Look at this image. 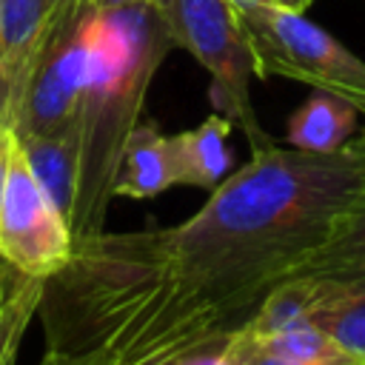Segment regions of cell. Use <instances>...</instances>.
I'll list each match as a JSON object with an SVG mask.
<instances>
[{
    "mask_svg": "<svg viewBox=\"0 0 365 365\" xmlns=\"http://www.w3.org/2000/svg\"><path fill=\"white\" fill-rule=\"evenodd\" d=\"M362 202L365 131L325 154L251 151L188 220L77 240L43 282L46 348L97 365H180L242 331Z\"/></svg>",
    "mask_w": 365,
    "mask_h": 365,
    "instance_id": "cell-1",
    "label": "cell"
},
{
    "mask_svg": "<svg viewBox=\"0 0 365 365\" xmlns=\"http://www.w3.org/2000/svg\"><path fill=\"white\" fill-rule=\"evenodd\" d=\"M171 185L177 182H174L168 134H163L154 120H140L125 140L114 182V197L148 200L168 191Z\"/></svg>",
    "mask_w": 365,
    "mask_h": 365,
    "instance_id": "cell-9",
    "label": "cell"
},
{
    "mask_svg": "<svg viewBox=\"0 0 365 365\" xmlns=\"http://www.w3.org/2000/svg\"><path fill=\"white\" fill-rule=\"evenodd\" d=\"M359 111L328 91H314L288 120L285 140L302 151H336L356 134Z\"/></svg>",
    "mask_w": 365,
    "mask_h": 365,
    "instance_id": "cell-12",
    "label": "cell"
},
{
    "mask_svg": "<svg viewBox=\"0 0 365 365\" xmlns=\"http://www.w3.org/2000/svg\"><path fill=\"white\" fill-rule=\"evenodd\" d=\"M171 48V31L154 3L94 11L88 77L74 123L80 154L74 242L106 231L125 140L143 120L145 94Z\"/></svg>",
    "mask_w": 365,
    "mask_h": 365,
    "instance_id": "cell-2",
    "label": "cell"
},
{
    "mask_svg": "<svg viewBox=\"0 0 365 365\" xmlns=\"http://www.w3.org/2000/svg\"><path fill=\"white\" fill-rule=\"evenodd\" d=\"M94 11H114L123 6H137V3H151V0H88Z\"/></svg>",
    "mask_w": 365,
    "mask_h": 365,
    "instance_id": "cell-20",
    "label": "cell"
},
{
    "mask_svg": "<svg viewBox=\"0 0 365 365\" xmlns=\"http://www.w3.org/2000/svg\"><path fill=\"white\" fill-rule=\"evenodd\" d=\"M297 277L354 279L365 277V202L356 205L334 231V237L299 268Z\"/></svg>",
    "mask_w": 365,
    "mask_h": 365,
    "instance_id": "cell-14",
    "label": "cell"
},
{
    "mask_svg": "<svg viewBox=\"0 0 365 365\" xmlns=\"http://www.w3.org/2000/svg\"><path fill=\"white\" fill-rule=\"evenodd\" d=\"M48 0H0V123L11 125L23 100L43 29Z\"/></svg>",
    "mask_w": 365,
    "mask_h": 365,
    "instance_id": "cell-7",
    "label": "cell"
},
{
    "mask_svg": "<svg viewBox=\"0 0 365 365\" xmlns=\"http://www.w3.org/2000/svg\"><path fill=\"white\" fill-rule=\"evenodd\" d=\"M257 77H285L348 100L365 114V60L348 51L334 34L311 23L302 11L282 6L240 9Z\"/></svg>",
    "mask_w": 365,
    "mask_h": 365,
    "instance_id": "cell-4",
    "label": "cell"
},
{
    "mask_svg": "<svg viewBox=\"0 0 365 365\" xmlns=\"http://www.w3.org/2000/svg\"><path fill=\"white\" fill-rule=\"evenodd\" d=\"M163 14L174 48H185L211 77V100L237 128L251 151L274 145L251 103V77H257L254 51L231 0H151Z\"/></svg>",
    "mask_w": 365,
    "mask_h": 365,
    "instance_id": "cell-3",
    "label": "cell"
},
{
    "mask_svg": "<svg viewBox=\"0 0 365 365\" xmlns=\"http://www.w3.org/2000/svg\"><path fill=\"white\" fill-rule=\"evenodd\" d=\"M74 234L68 217L40 188L14 137L0 211V259L26 277L48 279L68 262Z\"/></svg>",
    "mask_w": 365,
    "mask_h": 365,
    "instance_id": "cell-6",
    "label": "cell"
},
{
    "mask_svg": "<svg viewBox=\"0 0 365 365\" xmlns=\"http://www.w3.org/2000/svg\"><path fill=\"white\" fill-rule=\"evenodd\" d=\"M245 351H248V336H245V328H242L234 336H228V339H222L211 348L197 351L194 356L182 359L180 365H242Z\"/></svg>",
    "mask_w": 365,
    "mask_h": 365,
    "instance_id": "cell-16",
    "label": "cell"
},
{
    "mask_svg": "<svg viewBox=\"0 0 365 365\" xmlns=\"http://www.w3.org/2000/svg\"><path fill=\"white\" fill-rule=\"evenodd\" d=\"M311 299V322L325 328L351 356L365 362V277L317 279Z\"/></svg>",
    "mask_w": 365,
    "mask_h": 365,
    "instance_id": "cell-10",
    "label": "cell"
},
{
    "mask_svg": "<svg viewBox=\"0 0 365 365\" xmlns=\"http://www.w3.org/2000/svg\"><path fill=\"white\" fill-rule=\"evenodd\" d=\"M311 3H314V0H277V6H282V9H291V11H305Z\"/></svg>",
    "mask_w": 365,
    "mask_h": 365,
    "instance_id": "cell-21",
    "label": "cell"
},
{
    "mask_svg": "<svg viewBox=\"0 0 365 365\" xmlns=\"http://www.w3.org/2000/svg\"><path fill=\"white\" fill-rule=\"evenodd\" d=\"M91 20L94 11L40 40L23 100L11 123L14 137L74 131L91 60Z\"/></svg>",
    "mask_w": 365,
    "mask_h": 365,
    "instance_id": "cell-5",
    "label": "cell"
},
{
    "mask_svg": "<svg viewBox=\"0 0 365 365\" xmlns=\"http://www.w3.org/2000/svg\"><path fill=\"white\" fill-rule=\"evenodd\" d=\"M245 336H248V334H245ZM242 365H314V362H294V359L271 356V354L254 351V348H251V342H248V351H245ZM328 365H365V362H362V359H345V362H328Z\"/></svg>",
    "mask_w": 365,
    "mask_h": 365,
    "instance_id": "cell-19",
    "label": "cell"
},
{
    "mask_svg": "<svg viewBox=\"0 0 365 365\" xmlns=\"http://www.w3.org/2000/svg\"><path fill=\"white\" fill-rule=\"evenodd\" d=\"M43 282L46 279L26 277L3 262V271H0V365L17 362L23 334L29 322L37 317Z\"/></svg>",
    "mask_w": 365,
    "mask_h": 365,
    "instance_id": "cell-13",
    "label": "cell"
},
{
    "mask_svg": "<svg viewBox=\"0 0 365 365\" xmlns=\"http://www.w3.org/2000/svg\"><path fill=\"white\" fill-rule=\"evenodd\" d=\"M248 342H251L254 351H262V354H271V356H282V359H294V362L328 365V362L356 359L325 328H319L311 319L285 325V328L271 331V334H262V336H251L248 334Z\"/></svg>",
    "mask_w": 365,
    "mask_h": 365,
    "instance_id": "cell-15",
    "label": "cell"
},
{
    "mask_svg": "<svg viewBox=\"0 0 365 365\" xmlns=\"http://www.w3.org/2000/svg\"><path fill=\"white\" fill-rule=\"evenodd\" d=\"M91 3L88 0H48V11H46V29H43V37L91 14Z\"/></svg>",
    "mask_w": 365,
    "mask_h": 365,
    "instance_id": "cell-17",
    "label": "cell"
},
{
    "mask_svg": "<svg viewBox=\"0 0 365 365\" xmlns=\"http://www.w3.org/2000/svg\"><path fill=\"white\" fill-rule=\"evenodd\" d=\"M237 9H248V6H274L277 0H231Z\"/></svg>",
    "mask_w": 365,
    "mask_h": 365,
    "instance_id": "cell-22",
    "label": "cell"
},
{
    "mask_svg": "<svg viewBox=\"0 0 365 365\" xmlns=\"http://www.w3.org/2000/svg\"><path fill=\"white\" fill-rule=\"evenodd\" d=\"M231 128L234 123L217 111L205 117L200 125L171 134L168 148H171L174 182L205 188L211 194L228 177V168H231V148H228Z\"/></svg>",
    "mask_w": 365,
    "mask_h": 365,
    "instance_id": "cell-8",
    "label": "cell"
},
{
    "mask_svg": "<svg viewBox=\"0 0 365 365\" xmlns=\"http://www.w3.org/2000/svg\"><path fill=\"white\" fill-rule=\"evenodd\" d=\"M0 271H3V262H0Z\"/></svg>",
    "mask_w": 365,
    "mask_h": 365,
    "instance_id": "cell-23",
    "label": "cell"
},
{
    "mask_svg": "<svg viewBox=\"0 0 365 365\" xmlns=\"http://www.w3.org/2000/svg\"><path fill=\"white\" fill-rule=\"evenodd\" d=\"M11 151H14V131H11V125H3V123H0V211H3V200H6V182H9Z\"/></svg>",
    "mask_w": 365,
    "mask_h": 365,
    "instance_id": "cell-18",
    "label": "cell"
},
{
    "mask_svg": "<svg viewBox=\"0 0 365 365\" xmlns=\"http://www.w3.org/2000/svg\"><path fill=\"white\" fill-rule=\"evenodd\" d=\"M17 145L26 154V163L40 182V188L57 202V208L68 217L77 200V174H80V154H77V131L60 134H40V137H17Z\"/></svg>",
    "mask_w": 365,
    "mask_h": 365,
    "instance_id": "cell-11",
    "label": "cell"
}]
</instances>
